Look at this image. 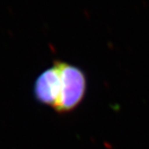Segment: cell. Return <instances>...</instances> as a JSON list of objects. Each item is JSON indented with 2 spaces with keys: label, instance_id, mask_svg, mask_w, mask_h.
Instances as JSON below:
<instances>
[{
  "label": "cell",
  "instance_id": "cell-1",
  "mask_svg": "<svg viewBox=\"0 0 149 149\" xmlns=\"http://www.w3.org/2000/svg\"><path fill=\"white\" fill-rule=\"evenodd\" d=\"M54 63L59 72L60 93L53 109L58 113H68L76 109L86 96V76L79 67L59 60Z\"/></svg>",
  "mask_w": 149,
  "mask_h": 149
},
{
  "label": "cell",
  "instance_id": "cell-2",
  "mask_svg": "<svg viewBox=\"0 0 149 149\" xmlns=\"http://www.w3.org/2000/svg\"><path fill=\"white\" fill-rule=\"evenodd\" d=\"M60 93V77L58 67L53 65L41 72L35 79L33 86V95L35 100L54 108Z\"/></svg>",
  "mask_w": 149,
  "mask_h": 149
}]
</instances>
